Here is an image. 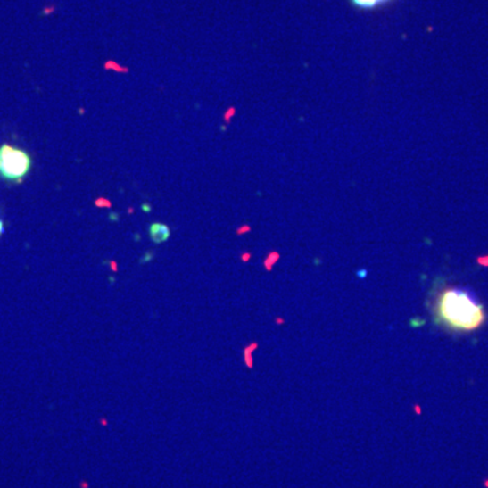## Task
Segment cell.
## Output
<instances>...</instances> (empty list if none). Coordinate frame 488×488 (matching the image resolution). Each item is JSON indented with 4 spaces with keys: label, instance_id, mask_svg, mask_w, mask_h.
<instances>
[{
    "label": "cell",
    "instance_id": "cell-1",
    "mask_svg": "<svg viewBox=\"0 0 488 488\" xmlns=\"http://www.w3.org/2000/svg\"><path fill=\"white\" fill-rule=\"evenodd\" d=\"M437 323L458 333H471L485 322V312L476 294L468 288H448L434 302Z\"/></svg>",
    "mask_w": 488,
    "mask_h": 488
},
{
    "label": "cell",
    "instance_id": "cell-2",
    "mask_svg": "<svg viewBox=\"0 0 488 488\" xmlns=\"http://www.w3.org/2000/svg\"><path fill=\"white\" fill-rule=\"evenodd\" d=\"M31 169V158L26 151L4 145L0 147V178L21 184Z\"/></svg>",
    "mask_w": 488,
    "mask_h": 488
},
{
    "label": "cell",
    "instance_id": "cell-3",
    "mask_svg": "<svg viewBox=\"0 0 488 488\" xmlns=\"http://www.w3.org/2000/svg\"><path fill=\"white\" fill-rule=\"evenodd\" d=\"M148 234H150L151 240L155 244H161V243L167 242L170 236H171V231H170L169 227L161 223L151 224Z\"/></svg>",
    "mask_w": 488,
    "mask_h": 488
},
{
    "label": "cell",
    "instance_id": "cell-4",
    "mask_svg": "<svg viewBox=\"0 0 488 488\" xmlns=\"http://www.w3.org/2000/svg\"><path fill=\"white\" fill-rule=\"evenodd\" d=\"M351 2L357 9L373 10L380 6H385V4H390L393 0H351Z\"/></svg>",
    "mask_w": 488,
    "mask_h": 488
},
{
    "label": "cell",
    "instance_id": "cell-5",
    "mask_svg": "<svg viewBox=\"0 0 488 488\" xmlns=\"http://www.w3.org/2000/svg\"><path fill=\"white\" fill-rule=\"evenodd\" d=\"M4 234V223L2 219H0V236Z\"/></svg>",
    "mask_w": 488,
    "mask_h": 488
}]
</instances>
